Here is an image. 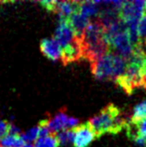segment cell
Here are the masks:
<instances>
[{
	"instance_id": "obj_1",
	"label": "cell",
	"mask_w": 146,
	"mask_h": 147,
	"mask_svg": "<svg viewBox=\"0 0 146 147\" xmlns=\"http://www.w3.org/2000/svg\"><path fill=\"white\" fill-rule=\"evenodd\" d=\"M78 39L83 59L91 63L98 60L110 50L109 45L105 40L104 27L99 21L89 22Z\"/></svg>"
},
{
	"instance_id": "obj_2",
	"label": "cell",
	"mask_w": 146,
	"mask_h": 147,
	"mask_svg": "<svg viewBox=\"0 0 146 147\" xmlns=\"http://www.w3.org/2000/svg\"><path fill=\"white\" fill-rule=\"evenodd\" d=\"M123 112L114 104H108L98 115L90 118L87 124L93 130L96 138L106 133L117 134L128 125Z\"/></svg>"
},
{
	"instance_id": "obj_3",
	"label": "cell",
	"mask_w": 146,
	"mask_h": 147,
	"mask_svg": "<svg viewBox=\"0 0 146 147\" xmlns=\"http://www.w3.org/2000/svg\"><path fill=\"white\" fill-rule=\"evenodd\" d=\"M128 61L109 50L98 60L91 63V71L99 80H116L126 72Z\"/></svg>"
},
{
	"instance_id": "obj_4",
	"label": "cell",
	"mask_w": 146,
	"mask_h": 147,
	"mask_svg": "<svg viewBox=\"0 0 146 147\" xmlns=\"http://www.w3.org/2000/svg\"><path fill=\"white\" fill-rule=\"evenodd\" d=\"M107 43L111 51H116L114 53L123 57L126 61L132 56L134 52V46L130 40L128 28L114 36Z\"/></svg>"
},
{
	"instance_id": "obj_5",
	"label": "cell",
	"mask_w": 146,
	"mask_h": 147,
	"mask_svg": "<svg viewBox=\"0 0 146 147\" xmlns=\"http://www.w3.org/2000/svg\"><path fill=\"white\" fill-rule=\"evenodd\" d=\"M145 12V1H126L119 11L120 19L128 24L131 22H139Z\"/></svg>"
},
{
	"instance_id": "obj_6",
	"label": "cell",
	"mask_w": 146,
	"mask_h": 147,
	"mask_svg": "<svg viewBox=\"0 0 146 147\" xmlns=\"http://www.w3.org/2000/svg\"><path fill=\"white\" fill-rule=\"evenodd\" d=\"M55 39L60 43L61 49L71 45L77 39L68 20H60V24L55 32Z\"/></svg>"
},
{
	"instance_id": "obj_7",
	"label": "cell",
	"mask_w": 146,
	"mask_h": 147,
	"mask_svg": "<svg viewBox=\"0 0 146 147\" xmlns=\"http://www.w3.org/2000/svg\"><path fill=\"white\" fill-rule=\"evenodd\" d=\"M74 129L75 132L74 141L75 147H87L93 142L94 139H96L93 130L87 123L79 125Z\"/></svg>"
},
{
	"instance_id": "obj_8",
	"label": "cell",
	"mask_w": 146,
	"mask_h": 147,
	"mask_svg": "<svg viewBox=\"0 0 146 147\" xmlns=\"http://www.w3.org/2000/svg\"><path fill=\"white\" fill-rule=\"evenodd\" d=\"M40 49L48 59L58 61L61 59V47L55 38H46L40 43Z\"/></svg>"
},
{
	"instance_id": "obj_9",
	"label": "cell",
	"mask_w": 146,
	"mask_h": 147,
	"mask_svg": "<svg viewBox=\"0 0 146 147\" xmlns=\"http://www.w3.org/2000/svg\"><path fill=\"white\" fill-rule=\"evenodd\" d=\"M83 59L81 47H80L79 39L77 37L74 43L61 49V61L64 65H67L74 61H77Z\"/></svg>"
},
{
	"instance_id": "obj_10",
	"label": "cell",
	"mask_w": 146,
	"mask_h": 147,
	"mask_svg": "<svg viewBox=\"0 0 146 147\" xmlns=\"http://www.w3.org/2000/svg\"><path fill=\"white\" fill-rule=\"evenodd\" d=\"M126 135L134 142L137 138L146 139V118L133 120L130 119L126 127Z\"/></svg>"
},
{
	"instance_id": "obj_11",
	"label": "cell",
	"mask_w": 146,
	"mask_h": 147,
	"mask_svg": "<svg viewBox=\"0 0 146 147\" xmlns=\"http://www.w3.org/2000/svg\"><path fill=\"white\" fill-rule=\"evenodd\" d=\"M70 117H68L64 111H60L54 117L46 119L47 120V126L49 131L53 134L58 133L59 131L69 129H68V122Z\"/></svg>"
},
{
	"instance_id": "obj_12",
	"label": "cell",
	"mask_w": 146,
	"mask_h": 147,
	"mask_svg": "<svg viewBox=\"0 0 146 147\" xmlns=\"http://www.w3.org/2000/svg\"><path fill=\"white\" fill-rule=\"evenodd\" d=\"M68 22H69V24H70V25L72 26L73 30L75 31V33L77 37H80L82 36L83 32L86 29V27L90 22L89 19L83 16L79 11L73 14L72 16L68 19Z\"/></svg>"
},
{
	"instance_id": "obj_13",
	"label": "cell",
	"mask_w": 146,
	"mask_h": 147,
	"mask_svg": "<svg viewBox=\"0 0 146 147\" xmlns=\"http://www.w3.org/2000/svg\"><path fill=\"white\" fill-rule=\"evenodd\" d=\"M79 12L83 16L89 19L92 16L99 15L100 12V1H85L80 2Z\"/></svg>"
},
{
	"instance_id": "obj_14",
	"label": "cell",
	"mask_w": 146,
	"mask_h": 147,
	"mask_svg": "<svg viewBox=\"0 0 146 147\" xmlns=\"http://www.w3.org/2000/svg\"><path fill=\"white\" fill-rule=\"evenodd\" d=\"M25 142L21 136L9 135L3 137L0 140V147H22Z\"/></svg>"
},
{
	"instance_id": "obj_15",
	"label": "cell",
	"mask_w": 146,
	"mask_h": 147,
	"mask_svg": "<svg viewBox=\"0 0 146 147\" xmlns=\"http://www.w3.org/2000/svg\"><path fill=\"white\" fill-rule=\"evenodd\" d=\"M56 138L60 145H66L68 144H74L75 132V129H64L56 133Z\"/></svg>"
},
{
	"instance_id": "obj_16",
	"label": "cell",
	"mask_w": 146,
	"mask_h": 147,
	"mask_svg": "<svg viewBox=\"0 0 146 147\" xmlns=\"http://www.w3.org/2000/svg\"><path fill=\"white\" fill-rule=\"evenodd\" d=\"M146 118V100H143L133 108L132 117L130 119L133 120H139V119Z\"/></svg>"
},
{
	"instance_id": "obj_17",
	"label": "cell",
	"mask_w": 146,
	"mask_h": 147,
	"mask_svg": "<svg viewBox=\"0 0 146 147\" xmlns=\"http://www.w3.org/2000/svg\"><path fill=\"white\" fill-rule=\"evenodd\" d=\"M38 134H39V127L36 126L28 130L27 132L22 133L21 137L24 142H31L32 144V142H36L38 139Z\"/></svg>"
},
{
	"instance_id": "obj_18",
	"label": "cell",
	"mask_w": 146,
	"mask_h": 147,
	"mask_svg": "<svg viewBox=\"0 0 146 147\" xmlns=\"http://www.w3.org/2000/svg\"><path fill=\"white\" fill-rule=\"evenodd\" d=\"M138 34L141 42L146 41V11L138 22Z\"/></svg>"
},
{
	"instance_id": "obj_19",
	"label": "cell",
	"mask_w": 146,
	"mask_h": 147,
	"mask_svg": "<svg viewBox=\"0 0 146 147\" xmlns=\"http://www.w3.org/2000/svg\"><path fill=\"white\" fill-rule=\"evenodd\" d=\"M39 3H40V5L43 7H45L47 10L56 13L57 6H58V1H41Z\"/></svg>"
},
{
	"instance_id": "obj_20",
	"label": "cell",
	"mask_w": 146,
	"mask_h": 147,
	"mask_svg": "<svg viewBox=\"0 0 146 147\" xmlns=\"http://www.w3.org/2000/svg\"><path fill=\"white\" fill-rule=\"evenodd\" d=\"M9 123H7V121L0 120V140L5 137L9 133Z\"/></svg>"
},
{
	"instance_id": "obj_21",
	"label": "cell",
	"mask_w": 146,
	"mask_h": 147,
	"mask_svg": "<svg viewBox=\"0 0 146 147\" xmlns=\"http://www.w3.org/2000/svg\"><path fill=\"white\" fill-rule=\"evenodd\" d=\"M22 147H34V145L31 144V142H25L24 145L22 146Z\"/></svg>"
}]
</instances>
